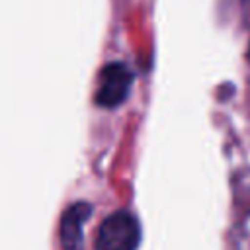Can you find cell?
<instances>
[{
  "label": "cell",
  "mask_w": 250,
  "mask_h": 250,
  "mask_svg": "<svg viewBox=\"0 0 250 250\" xmlns=\"http://www.w3.org/2000/svg\"><path fill=\"white\" fill-rule=\"evenodd\" d=\"M141 227L133 213L119 209L105 217L98 229V250H137Z\"/></svg>",
  "instance_id": "cell-1"
},
{
  "label": "cell",
  "mask_w": 250,
  "mask_h": 250,
  "mask_svg": "<svg viewBox=\"0 0 250 250\" xmlns=\"http://www.w3.org/2000/svg\"><path fill=\"white\" fill-rule=\"evenodd\" d=\"M133 84V72L123 62H109L100 72V84L96 90V104L102 107H117L129 96Z\"/></svg>",
  "instance_id": "cell-2"
},
{
  "label": "cell",
  "mask_w": 250,
  "mask_h": 250,
  "mask_svg": "<svg viewBox=\"0 0 250 250\" xmlns=\"http://www.w3.org/2000/svg\"><path fill=\"white\" fill-rule=\"evenodd\" d=\"M92 207L84 201L72 203L61 217V227H59V236L61 244L64 250H78L80 240H82V225L90 217Z\"/></svg>",
  "instance_id": "cell-3"
},
{
  "label": "cell",
  "mask_w": 250,
  "mask_h": 250,
  "mask_svg": "<svg viewBox=\"0 0 250 250\" xmlns=\"http://www.w3.org/2000/svg\"><path fill=\"white\" fill-rule=\"evenodd\" d=\"M240 10H242V20L246 25H250V0H240Z\"/></svg>",
  "instance_id": "cell-4"
},
{
  "label": "cell",
  "mask_w": 250,
  "mask_h": 250,
  "mask_svg": "<svg viewBox=\"0 0 250 250\" xmlns=\"http://www.w3.org/2000/svg\"><path fill=\"white\" fill-rule=\"evenodd\" d=\"M248 61H250V47H248Z\"/></svg>",
  "instance_id": "cell-5"
}]
</instances>
